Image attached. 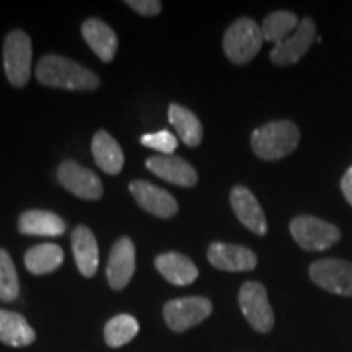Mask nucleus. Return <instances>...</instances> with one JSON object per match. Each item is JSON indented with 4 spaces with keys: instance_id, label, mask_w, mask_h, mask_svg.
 I'll return each mask as SVG.
<instances>
[{
    "instance_id": "1",
    "label": "nucleus",
    "mask_w": 352,
    "mask_h": 352,
    "mask_svg": "<svg viewBox=\"0 0 352 352\" xmlns=\"http://www.w3.org/2000/svg\"><path fill=\"white\" fill-rule=\"evenodd\" d=\"M38 80L46 87L63 90L90 91L98 88V77L90 69L83 67L67 57L50 54L44 56L36 67Z\"/></svg>"
},
{
    "instance_id": "2",
    "label": "nucleus",
    "mask_w": 352,
    "mask_h": 352,
    "mask_svg": "<svg viewBox=\"0 0 352 352\" xmlns=\"http://www.w3.org/2000/svg\"><path fill=\"white\" fill-rule=\"evenodd\" d=\"M300 142L298 127L290 121L267 122L252 134L253 152L266 162H276L287 157Z\"/></svg>"
},
{
    "instance_id": "3",
    "label": "nucleus",
    "mask_w": 352,
    "mask_h": 352,
    "mask_svg": "<svg viewBox=\"0 0 352 352\" xmlns=\"http://www.w3.org/2000/svg\"><path fill=\"white\" fill-rule=\"evenodd\" d=\"M263 41V32L256 21L252 19H239L226 32L223 51L233 64H248L261 50Z\"/></svg>"
},
{
    "instance_id": "4",
    "label": "nucleus",
    "mask_w": 352,
    "mask_h": 352,
    "mask_svg": "<svg viewBox=\"0 0 352 352\" xmlns=\"http://www.w3.org/2000/svg\"><path fill=\"white\" fill-rule=\"evenodd\" d=\"M33 46L32 39L21 30L7 34L3 44V69L13 87L23 88L32 77Z\"/></svg>"
},
{
    "instance_id": "5",
    "label": "nucleus",
    "mask_w": 352,
    "mask_h": 352,
    "mask_svg": "<svg viewBox=\"0 0 352 352\" xmlns=\"http://www.w3.org/2000/svg\"><path fill=\"white\" fill-rule=\"evenodd\" d=\"M294 240L307 252H324L341 239L340 228L314 215H300L290 222Z\"/></svg>"
},
{
    "instance_id": "6",
    "label": "nucleus",
    "mask_w": 352,
    "mask_h": 352,
    "mask_svg": "<svg viewBox=\"0 0 352 352\" xmlns=\"http://www.w3.org/2000/svg\"><path fill=\"white\" fill-rule=\"evenodd\" d=\"M241 314L258 333H270L274 327V314L263 284L248 280L241 285L239 296Z\"/></svg>"
},
{
    "instance_id": "7",
    "label": "nucleus",
    "mask_w": 352,
    "mask_h": 352,
    "mask_svg": "<svg viewBox=\"0 0 352 352\" xmlns=\"http://www.w3.org/2000/svg\"><path fill=\"white\" fill-rule=\"evenodd\" d=\"M212 314V303L206 297H184L165 303L164 316L170 329L183 333Z\"/></svg>"
},
{
    "instance_id": "8",
    "label": "nucleus",
    "mask_w": 352,
    "mask_h": 352,
    "mask_svg": "<svg viewBox=\"0 0 352 352\" xmlns=\"http://www.w3.org/2000/svg\"><path fill=\"white\" fill-rule=\"evenodd\" d=\"M311 280L327 292L352 297V263L344 259H318L310 266Z\"/></svg>"
},
{
    "instance_id": "9",
    "label": "nucleus",
    "mask_w": 352,
    "mask_h": 352,
    "mask_svg": "<svg viewBox=\"0 0 352 352\" xmlns=\"http://www.w3.org/2000/svg\"><path fill=\"white\" fill-rule=\"evenodd\" d=\"M63 186L74 196L87 201H98L103 196V184L94 171L78 165L74 160H65L57 170Z\"/></svg>"
},
{
    "instance_id": "10",
    "label": "nucleus",
    "mask_w": 352,
    "mask_h": 352,
    "mask_svg": "<svg viewBox=\"0 0 352 352\" xmlns=\"http://www.w3.org/2000/svg\"><path fill=\"white\" fill-rule=\"evenodd\" d=\"M316 39V26L311 19L300 20V25L287 39L276 44L271 51V60L276 65H290L296 64L307 54L310 46Z\"/></svg>"
},
{
    "instance_id": "11",
    "label": "nucleus",
    "mask_w": 352,
    "mask_h": 352,
    "mask_svg": "<svg viewBox=\"0 0 352 352\" xmlns=\"http://www.w3.org/2000/svg\"><path fill=\"white\" fill-rule=\"evenodd\" d=\"M131 195L134 196V199L138 204L142 208L145 212L155 215V217L162 219H170L178 212V202L173 196L170 195L165 189L153 186L152 183L142 182H132L129 184Z\"/></svg>"
},
{
    "instance_id": "12",
    "label": "nucleus",
    "mask_w": 352,
    "mask_h": 352,
    "mask_svg": "<svg viewBox=\"0 0 352 352\" xmlns=\"http://www.w3.org/2000/svg\"><path fill=\"white\" fill-rule=\"evenodd\" d=\"M209 263L220 271H252L256 267L258 258L252 250L241 245L215 241L208 250Z\"/></svg>"
},
{
    "instance_id": "13",
    "label": "nucleus",
    "mask_w": 352,
    "mask_h": 352,
    "mask_svg": "<svg viewBox=\"0 0 352 352\" xmlns=\"http://www.w3.org/2000/svg\"><path fill=\"white\" fill-rule=\"evenodd\" d=\"M135 271V246L131 239L122 236L113 245L108 259V283L114 290L124 289Z\"/></svg>"
},
{
    "instance_id": "14",
    "label": "nucleus",
    "mask_w": 352,
    "mask_h": 352,
    "mask_svg": "<svg viewBox=\"0 0 352 352\" xmlns=\"http://www.w3.org/2000/svg\"><path fill=\"white\" fill-rule=\"evenodd\" d=\"M230 204L233 212L243 226L256 235H266L267 222L264 210L252 191L245 186H236L230 192Z\"/></svg>"
},
{
    "instance_id": "15",
    "label": "nucleus",
    "mask_w": 352,
    "mask_h": 352,
    "mask_svg": "<svg viewBox=\"0 0 352 352\" xmlns=\"http://www.w3.org/2000/svg\"><path fill=\"white\" fill-rule=\"evenodd\" d=\"M147 168L171 184L192 188L197 183V173L191 164L175 155H155L147 160Z\"/></svg>"
},
{
    "instance_id": "16",
    "label": "nucleus",
    "mask_w": 352,
    "mask_h": 352,
    "mask_svg": "<svg viewBox=\"0 0 352 352\" xmlns=\"http://www.w3.org/2000/svg\"><path fill=\"white\" fill-rule=\"evenodd\" d=\"M82 34L91 51L104 63L114 59L118 51V38L116 33L109 25L98 19H88L82 25Z\"/></svg>"
},
{
    "instance_id": "17",
    "label": "nucleus",
    "mask_w": 352,
    "mask_h": 352,
    "mask_svg": "<svg viewBox=\"0 0 352 352\" xmlns=\"http://www.w3.org/2000/svg\"><path fill=\"white\" fill-rule=\"evenodd\" d=\"M72 252L82 276L94 277L98 270L100 253L94 232L85 226L77 227L72 233Z\"/></svg>"
},
{
    "instance_id": "18",
    "label": "nucleus",
    "mask_w": 352,
    "mask_h": 352,
    "mask_svg": "<svg viewBox=\"0 0 352 352\" xmlns=\"http://www.w3.org/2000/svg\"><path fill=\"white\" fill-rule=\"evenodd\" d=\"M155 267L175 285H189L199 276L196 264L182 253H165L155 258Z\"/></svg>"
},
{
    "instance_id": "19",
    "label": "nucleus",
    "mask_w": 352,
    "mask_h": 352,
    "mask_svg": "<svg viewBox=\"0 0 352 352\" xmlns=\"http://www.w3.org/2000/svg\"><path fill=\"white\" fill-rule=\"evenodd\" d=\"M91 152H94L95 164L104 173L118 175L124 166V153H122L118 140L107 131L96 132L91 140Z\"/></svg>"
},
{
    "instance_id": "20",
    "label": "nucleus",
    "mask_w": 352,
    "mask_h": 352,
    "mask_svg": "<svg viewBox=\"0 0 352 352\" xmlns=\"http://www.w3.org/2000/svg\"><path fill=\"white\" fill-rule=\"evenodd\" d=\"M19 230L32 236H60L65 232V223L50 210H26L19 219Z\"/></svg>"
},
{
    "instance_id": "21",
    "label": "nucleus",
    "mask_w": 352,
    "mask_h": 352,
    "mask_svg": "<svg viewBox=\"0 0 352 352\" xmlns=\"http://www.w3.org/2000/svg\"><path fill=\"white\" fill-rule=\"evenodd\" d=\"M0 341L12 347H25L36 341V333L25 316L15 311L0 310Z\"/></svg>"
},
{
    "instance_id": "22",
    "label": "nucleus",
    "mask_w": 352,
    "mask_h": 352,
    "mask_svg": "<svg viewBox=\"0 0 352 352\" xmlns=\"http://www.w3.org/2000/svg\"><path fill=\"white\" fill-rule=\"evenodd\" d=\"M64 261V250L59 245L43 243L30 248L25 254V266L32 274L43 276L56 271Z\"/></svg>"
},
{
    "instance_id": "23",
    "label": "nucleus",
    "mask_w": 352,
    "mask_h": 352,
    "mask_svg": "<svg viewBox=\"0 0 352 352\" xmlns=\"http://www.w3.org/2000/svg\"><path fill=\"white\" fill-rule=\"evenodd\" d=\"M170 124L178 132V138L183 140L188 147H197L202 140V124L197 116L182 104L171 103L168 108Z\"/></svg>"
},
{
    "instance_id": "24",
    "label": "nucleus",
    "mask_w": 352,
    "mask_h": 352,
    "mask_svg": "<svg viewBox=\"0 0 352 352\" xmlns=\"http://www.w3.org/2000/svg\"><path fill=\"white\" fill-rule=\"evenodd\" d=\"M300 25L297 15L292 12H272L271 15H267L263 21L261 32L264 41L270 43H283L284 39H287L290 34L297 30V26Z\"/></svg>"
},
{
    "instance_id": "25",
    "label": "nucleus",
    "mask_w": 352,
    "mask_h": 352,
    "mask_svg": "<svg viewBox=\"0 0 352 352\" xmlns=\"http://www.w3.org/2000/svg\"><path fill=\"white\" fill-rule=\"evenodd\" d=\"M139 321L132 315H118L111 318L104 327V341L109 347L126 346L138 336Z\"/></svg>"
},
{
    "instance_id": "26",
    "label": "nucleus",
    "mask_w": 352,
    "mask_h": 352,
    "mask_svg": "<svg viewBox=\"0 0 352 352\" xmlns=\"http://www.w3.org/2000/svg\"><path fill=\"white\" fill-rule=\"evenodd\" d=\"M20 294L19 274L10 254L0 248V300L13 302Z\"/></svg>"
},
{
    "instance_id": "27",
    "label": "nucleus",
    "mask_w": 352,
    "mask_h": 352,
    "mask_svg": "<svg viewBox=\"0 0 352 352\" xmlns=\"http://www.w3.org/2000/svg\"><path fill=\"white\" fill-rule=\"evenodd\" d=\"M140 144L144 147L152 148V151L162 152L164 155H171L178 147V139L170 131L162 129L158 132H152V134H144L140 138Z\"/></svg>"
},
{
    "instance_id": "28",
    "label": "nucleus",
    "mask_w": 352,
    "mask_h": 352,
    "mask_svg": "<svg viewBox=\"0 0 352 352\" xmlns=\"http://www.w3.org/2000/svg\"><path fill=\"white\" fill-rule=\"evenodd\" d=\"M127 7L144 16H153L162 12V2L158 0H127Z\"/></svg>"
},
{
    "instance_id": "29",
    "label": "nucleus",
    "mask_w": 352,
    "mask_h": 352,
    "mask_svg": "<svg viewBox=\"0 0 352 352\" xmlns=\"http://www.w3.org/2000/svg\"><path fill=\"white\" fill-rule=\"evenodd\" d=\"M341 191H342V195H344L346 201L352 206V166L346 171L344 176H342Z\"/></svg>"
}]
</instances>
